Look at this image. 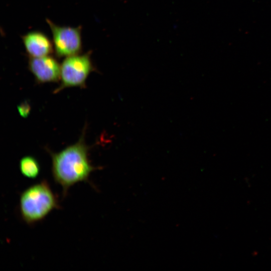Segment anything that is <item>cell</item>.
<instances>
[{"instance_id":"cell-1","label":"cell","mask_w":271,"mask_h":271,"mask_svg":"<svg viewBox=\"0 0 271 271\" xmlns=\"http://www.w3.org/2000/svg\"><path fill=\"white\" fill-rule=\"evenodd\" d=\"M85 128L79 140L59 152L49 150L52 159V173L56 183L62 188L63 197L75 184L89 182L91 172L101 169L91 165L88 158L89 147L85 143Z\"/></svg>"},{"instance_id":"cell-2","label":"cell","mask_w":271,"mask_h":271,"mask_svg":"<svg viewBox=\"0 0 271 271\" xmlns=\"http://www.w3.org/2000/svg\"><path fill=\"white\" fill-rule=\"evenodd\" d=\"M60 207L57 196L45 180L29 187L20 195L21 217L30 225L43 220L53 210Z\"/></svg>"},{"instance_id":"cell-3","label":"cell","mask_w":271,"mask_h":271,"mask_svg":"<svg viewBox=\"0 0 271 271\" xmlns=\"http://www.w3.org/2000/svg\"><path fill=\"white\" fill-rule=\"evenodd\" d=\"M90 55V52H88L83 55L65 57L61 64V83L54 93L69 87H85L88 75L95 70Z\"/></svg>"},{"instance_id":"cell-4","label":"cell","mask_w":271,"mask_h":271,"mask_svg":"<svg viewBox=\"0 0 271 271\" xmlns=\"http://www.w3.org/2000/svg\"><path fill=\"white\" fill-rule=\"evenodd\" d=\"M53 36L54 50L58 58L79 54L82 51L81 27H61L47 19Z\"/></svg>"},{"instance_id":"cell-5","label":"cell","mask_w":271,"mask_h":271,"mask_svg":"<svg viewBox=\"0 0 271 271\" xmlns=\"http://www.w3.org/2000/svg\"><path fill=\"white\" fill-rule=\"evenodd\" d=\"M28 68L39 83L55 82L60 79L61 65L51 55L30 57Z\"/></svg>"},{"instance_id":"cell-6","label":"cell","mask_w":271,"mask_h":271,"mask_svg":"<svg viewBox=\"0 0 271 271\" xmlns=\"http://www.w3.org/2000/svg\"><path fill=\"white\" fill-rule=\"evenodd\" d=\"M26 51L30 57L50 55L53 45L49 38L39 31H31L22 37Z\"/></svg>"},{"instance_id":"cell-7","label":"cell","mask_w":271,"mask_h":271,"mask_svg":"<svg viewBox=\"0 0 271 271\" xmlns=\"http://www.w3.org/2000/svg\"><path fill=\"white\" fill-rule=\"evenodd\" d=\"M21 173L29 179H35L40 172V165L37 160L33 156H26L20 161Z\"/></svg>"},{"instance_id":"cell-8","label":"cell","mask_w":271,"mask_h":271,"mask_svg":"<svg viewBox=\"0 0 271 271\" xmlns=\"http://www.w3.org/2000/svg\"><path fill=\"white\" fill-rule=\"evenodd\" d=\"M18 110L20 115L23 118H27L30 114L31 107L29 103L25 101L18 105Z\"/></svg>"}]
</instances>
